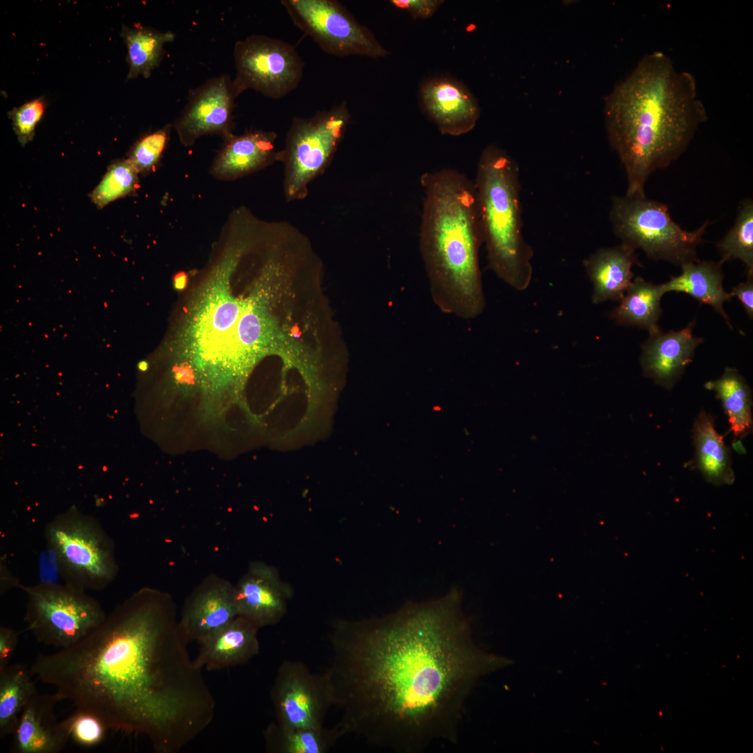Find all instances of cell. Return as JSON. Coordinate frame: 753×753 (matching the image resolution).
<instances>
[{
    "mask_svg": "<svg viewBox=\"0 0 753 753\" xmlns=\"http://www.w3.org/2000/svg\"><path fill=\"white\" fill-rule=\"evenodd\" d=\"M462 602L453 588L382 617L334 622L326 671L344 736L399 753L457 743L471 690L503 663L475 644Z\"/></svg>",
    "mask_w": 753,
    "mask_h": 753,
    "instance_id": "6da1fadb",
    "label": "cell"
},
{
    "mask_svg": "<svg viewBox=\"0 0 753 753\" xmlns=\"http://www.w3.org/2000/svg\"><path fill=\"white\" fill-rule=\"evenodd\" d=\"M172 596L144 586L74 645L29 667L61 701L109 729L144 736L158 753H176L212 722L215 699L187 648Z\"/></svg>",
    "mask_w": 753,
    "mask_h": 753,
    "instance_id": "7a4b0ae2",
    "label": "cell"
},
{
    "mask_svg": "<svg viewBox=\"0 0 753 753\" xmlns=\"http://www.w3.org/2000/svg\"><path fill=\"white\" fill-rule=\"evenodd\" d=\"M609 143L628 196H644L649 176L678 159L707 120L694 77L661 52L645 55L604 98Z\"/></svg>",
    "mask_w": 753,
    "mask_h": 753,
    "instance_id": "3957f363",
    "label": "cell"
},
{
    "mask_svg": "<svg viewBox=\"0 0 753 753\" xmlns=\"http://www.w3.org/2000/svg\"><path fill=\"white\" fill-rule=\"evenodd\" d=\"M425 198L420 250L433 301L464 319L485 307L479 250L483 243L474 182L451 169L420 177Z\"/></svg>",
    "mask_w": 753,
    "mask_h": 753,
    "instance_id": "277c9868",
    "label": "cell"
},
{
    "mask_svg": "<svg viewBox=\"0 0 753 753\" xmlns=\"http://www.w3.org/2000/svg\"><path fill=\"white\" fill-rule=\"evenodd\" d=\"M474 185L489 267L512 288L524 290L532 278L533 251L523 236L518 165L490 144L480 157Z\"/></svg>",
    "mask_w": 753,
    "mask_h": 753,
    "instance_id": "5b68a950",
    "label": "cell"
},
{
    "mask_svg": "<svg viewBox=\"0 0 753 753\" xmlns=\"http://www.w3.org/2000/svg\"><path fill=\"white\" fill-rule=\"evenodd\" d=\"M44 537L65 584L100 591L118 576L114 542L96 518L71 508L45 525Z\"/></svg>",
    "mask_w": 753,
    "mask_h": 753,
    "instance_id": "8992f818",
    "label": "cell"
},
{
    "mask_svg": "<svg viewBox=\"0 0 753 753\" xmlns=\"http://www.w3.org/2000/svg\"><path fill=\"white\" fill-rule=\"evenodd\" d=\"M609 218L621 243L641 249L655 261L683 266L697 261V247L708 226L706 220L693 231L681 228L671 218L667 206L644 196H616Z\"/></svg>",
    "mask_w": 753,
    "mask_h": 753,
    "instance_id": "52a82bcc",
    "label": "cell"
},
{
    "mask_svg": "<svg viewBox=\"0 0 753 753\" xmlns=\"http://www.w3.org/2000/svg\"><path fill=\"white\" fill-rule=\"evenodd\" d=\"M26 595V630L46 646L59 649L77 643L99 626L107 614L86 591L66 584L40 581L20 584Z\"/></svg>",
    "mask_w": 753,
    "mask_h": 753,
    "instance_id": "ba28073f",
    "label": "cell"
},
{
    "mask_svg": "<svg viewBox=\"0 0 753 753\" xmlns=\"http://www.w3.org/2000/svg\"><path fill=\"white\" fill-rule=\"evenodd\" d=\"M350 119L347 105L343 102L312 117L293 119L279 158L284 164L287 201L307 196L309 184L329 165Z\"/></svg>",
    "mask_w": 753,
    "mask_h": 753,
    "instance_id": "9c48e42d",
    "label": "cell"
},
{
    "mask_svg": "<svg viewBox=\"0 0 753 753\" xmlns=\"http://www.w3.org/2000/svg\"><path fill=\"white\" fill-rule=\"evenodd\" d=\"M294 24L326 52L337 56L385 57L373 33L335 0H282Z\"/></svg>",
    "mask_w": 753,
    "mask_h": 753,
    "instance_id": "30bf717a",
    "label": "cell"
},
{
    "mask_svg": "<svg viewBox=\"0 0 753 753\" xmlns=\"http://www.w3.org/2000/svg\"><path fill=\"white\" fill-rule=\"evenodd\" d=\"M234 88L239 95L253 89L278 99L294 90L303 74V63L289 43L264 35H252L236 43Z\"/></svg>",
    "mask_w": 753,
    "mask_h": 753,
    "instance_id": "8fae6325",
    "label": "cell"
},
{
    "mask_svg": "<svg viewBox=\"0 0 753 753\" xmlns=\"http://www.w3.org/2000/svg\"><path fill=\"white\" fill-rule=\"evenodd\" d=\"M275 722L285 728L324 727L335 706L328 672L314 674L301 661L285 660L280 665L271 690Z\"/></svg>",
    "mask_w": 753,
    "mask_h": 753,
    "instance_id": "7c38bea8",
    "label": "cell"
},
{
    "mask_svg": "<svg viewBox=\"0 0 753 753\" xmlns=\"http://www.w3.org/2000/svg\"><path fill=\"white\" fill-rule=\"evenodd\" d=\"M238 96L227 75L211 78L194 90L174 123L181 143L190 146L204 135H220L225 139L232 135L233 110Z\"/></svg>",
    "mask_w": 753,
    "mask_h": 753,
    "instance_id": "4fadbf2b",
    "label": "cell"
},
{
    "mask_svg": "<svg viewBox=\"0 0 753 753\" xmlns=\"http://www.w3.org/2000/svg\"><path fill=\"white\" fill-rule=\"evenodd\" d=\"M234 595L238 616L261 628L284 617L292 590L273 566L254 561L234 585Z\"/></svg>",
    "mask_w": 753,
    "mask_h": 753,
    "instance_id": "5bb4252c",
    "label": "cell"
},
{
    "mask_svg": "<svg viewBox=\"0 0 753 753\" xmlns=\"http://www.w3.org/2000/svg\"><path fill=\"white\" fill-rule=\"evenodd\" d=\"M237 616L234 584L210 574L185 599L178 625L188 643H198Z\"/></svg>",
    "mask_w": 753,
    "mask_h": 753,
    "instance_id": "9a60e30c",
    "label": "cell"
},
{
    "mask_svg": "<svg viewBox=\"0 0 753 753\" xmlns=\"http://www.w3.org/2000/svg\"><path fill=\"white\" fill-rule=\"evenodd\" d=\"M425 111L443 135L459 136L470 132L480 113L478 102L468 88L450 77L430 79L420 87Z\"/></svg>",
    "mask_w": 753,
    "mask_h": 753,
    "instance_id": "2e32d148",
    "label": "cell"
},
{
    "mask_svg": "<svg viewBox=\"0 0 753 753\" xmlns=\"http://www.w3.org/2000/svg\"><path fill=\"white\" fill-rule=\"evenodd\" d=\"M694 325V319L680 330L649 336L641 346L640 358L646 377L669 390L676 385L703 341L693 334Z\"/></svg>",
    "mask_w": 753,
    "mask_h": 753,
    "instance_id": "e0dca14e",
    "label": "cell"
},
{
    "mask_svg": "<svg viewBox=\"0 0 753 753\" xmlns=\"http://www.w3.org/2000/svg\"><path fill=\"white\" fill-rule=\"evenodd\" d=\"M61 701L56 692L34 695L22 711L13 733V753H59L70 737L63 720L58 722L54 708Z\"/></svg>",
    "mask_w": 753,
    "mask_h": 753,
    "instance_id": "ac0fdd59",
    "label": "cell"
},
{
    "mask_svg": "<svg viewBox=\"0 0 753 753\" xmlns=\"http://www.w3.org/2000/svg\"><path fill=\"white\" fill-rule=\"evenodd\" d=\"M259 629L250 620L237 616L198 642L195 664L213 671L248 662L259 653Z\"/></svg>",
    "mask_w": 753,
    "mask_h": 753,
    "instance_id": "d6986e66",
    "label": "cell"
},
{
    "mask_svg": "<svg viewBox=\"0 0 753 753\" xmlns=\"http://www.w3.org/2000/svg\"><path fill=\"white\" fill-rule=\"evenodd\" d=\"M276 138L275 132L264 130L231 135L215 158L210 174L219 180L233 181L279 161Z\"/></svg>",
    "mask_w": 753,
    "mask_h": 753,
    "instance_id": "ffe728a7",
    "label": "cell"
},
{
    "mask_svg": "<svg viewBox=\"0 0 753 753\" xmlns=\"http://www.w3.org/2000/svg\"><path fill=\"white\" fill-rule=\"evenodd\" d=\"M638 264L635 250L622 243L600 248L584 260L593 284L592 302L620 301L634 277L632 268Z\"/></svg>",
    "mask_w": 753,
    "mask_h": 753,
    "instance_id": "44dd1931",
    "label": "cell"
},
{
    "mask_svg": "<svg viewBox=\"0 0 753 753\" xmlns=\"http://www.w3.org/2000/svg\"><path fill=\"white\" fill-rule=\"evenodd\" d=\"M722 264L714 261H697L681 266V273L662 284L664 293H685L718 312L731 328L724 304L732 296L723 287Z\"/></svg>",
    "mask_w": 753,
    "mask_h": 753,
    "instance_id": "7402d4cb",
    "label": "cell"
},
{
    "mask_svg": "<svg viewBox=\"0 0 753 753\" xmlns=\"http://www.w3.org/2000/svg\"><path fill=\"white\" fill-rule=\"evenodd\" d=\"M664 294L662 284H655L637 277L610 317L619 325L645 329L650 335L657 334L662 331L657 323L662 313L661 298Z\"/></svg>",
    "mask_w": 753,
    "mask_h": 753,
    "instance_id": "603a6c76",
    "label": "cell"
},
{
    "mask_svg": "<svg viewBox=\"0 0 753 753\" xmlns=\"http://www.w3.org/2000/svg\"><path fill=\"white\" fill-rule=\"evenodd\" d=\"M696 464L705 478L715 485L734 480L731 452L715 430L712 416L702 411L693 428Z\"/></svg>",
    "mask_w": 753,
    "mask_h": 753,
    "instance_id": "cb8c5ba5",
    "label": "cell"
},
{
    "mask_svg": "<svg viewBox=\"0 0 753 753\" xmlns=\"http://www.w3.org/2000/svg\"><path fill=\"white\" fill-rule=\"evenodd\" d=\"M715 392L727 415L731 429L736 437L744 438L752 429L751 389L745 378L734 367H726L718 379L705 383Z\"/></svg>",
    "mask_w": 753,
    "mask_h": 753,
    "instance_id": "d4e9b609",
    "label": "cell"
},
{
    "mask_svg": "<svg viewBox=\"0 0 753 753\" xmlns=\"http://www.w3.org/2000/svg\"><path fill=\"white\" fill-rule=\"evenodd\" d=\"M344 736L335 727L285 728L271 722L264 731L266 750L272 753H326Z\"/></svg>",
    "mask_w": 753,
    "mask_h": 753,
    "instance_id": "484cf974",
    "label": "cell"
},
{
    "mask_svg": "<svg viewBox=\"0 0 753 753\" xmlns=\"http://www.w3.org/2000/svg\"><path fill=\"white\" fill-rule=\"evenodd\" d=\"M30 668L23 664H10L0 671V738L14 732L20 715L38 693Z\"/></svg>",
    "mask_w": 753,
    "mask_h": 753,
    "instance_id": "4316f807",
    "label": "cell"
},
{
    "mask_svg": "<svg viewBox=\"0 0 753 753\" xmlns=\"http://www.w3.org/2000/svg\"><path fill=\"white\" fill-rule=\"evenodd\" d=\"M122 36L128 51V79H132L139 75L149 77L160 63L165 44L172 42L175 34L137 26H124Z\"/></svg>",
    "mask_w": 753,
    "mask_h": 753,
    "instance_id": "83f0119b",
    "label": "cell"
},
{
    "mask_svg": "<svg viewBox=\"0 0 753 753\" xmlns=\"http://www.w3.org/2000/svg\"><path fill=\"white\" fill-rule=\"evenodd\" d=\"M721 257L720 263L734 259L745 266L747 276H753V201L745 199L741 203L733 226L717 243Z\"/></svg>",
    "mask_w": 753,
    "mask_h": 753,
    "instance_id": "f1b7e54d",
    "label": "cell"
},
{
    "mask_svg": "<svg viewBox=\"0 0 753 753\" xmlns=\"http://www.w3.org/2000/svg\"><path fill=\"white\" fill-rule=\"evenodd\" d=\"M139 173L129 159L113 163L93 190L91 200L100 208L123 197L137 188Z\"/></svg>",
    "mask_w": 753,
    "mask_h": 753,
    "instance_id": "f546056e",
    "label": "cell"
},
{
    "mask_svg": "<svg viewBox=\"0 0 753 753\" xmlns=\"http://www.w3.org/2000/svg\"><path fill=\"white\" fill-rule=\"evenodd\" d=\"M172 126L167 125L141 138L132 147L129 160L137 172H149L158 163L169 139Z\"/></svg>",
    "mask_w": 753,
    "mask_h": 753,
    "instance_id": "4dcf8cb0",
    "label": "cell"
},
{
    "mask_svg": "<svg viewBox=\"0 0 753 753\" xmlns=\"http://www.w3.org/2000/svg\"><path fill=\"white\" fill-rule=\"evenodd\" d=\"M63 721L68 729L70 739L84 747L100 744L109 729L97 716L78 708H75Z\"/></svg>",
    "mask_w": 753,
    "mask_h": 753,
    "instance_id": "1f68e13d",
    "label": "cell"
},
{
    "mask_svg": "<svg viewBox=\"0 0 753 753\" xmlns=\"http://www.w3.org/2000/svg\"><path fill=\"white\" fill-rule=\"evenodd\" d=\"M44 109L42 100L36 99L13 111L14 129L21 143H26L31 140L35 128L43 116Z\"/></svg>",
    "mask_w": 753,
    "mask_h": 753,
    "instance_id": "d6a6232c",
    "label": "cell"
},
{
    "mask_svg": "<svg viewBox=\"0 0 753 753\" xmlns=\"http://www.w3.org/2000/svg\"><path fill=\"white\" fill-rule=\"evenodd\" d=\"M389 2L394 7L410 13L414 19H426L433 15L444 1L391 0Z\"/></svg>",
    "mask_w": 753,
    "mask_h": 753,
    "instance_id": "836d02e7",
    "label": "cell"
},
{
    "mask_svg": "<svg viewBox=\"0 0 753 753\" xmlns=\"http://www.w3.org/2000/svg\"><path fill=\"white\" fill-rule=\"evenodd\" d=\"M20 632L7 627H0V671L10 663L17 648Z\"/></svg>",
    "mask_w": 753,
    "mask_h": 753,
    "instance_id": "e575fe53",
    "label": "cell"
},
{
    "mask_svg": "<svg viewBox=\"0 0 753 753\" xmlns=\"http://www.w3.org/2000/svg\"><path fill=\"white\" fill-rule=\"evenodd\" d=\"M740 301L750 319L753 318V276H747L745 282L738 284L729 292Z\"/></svg>",
    "mask_w": 753,
    "mask_h": 753,
    "instance_id": "d590c367",
    "label": "cell"
},
{
    "mask_svg": "<svg viewBox=\"0 0 753 753\" xmlns=\"http://www.w3.org/2000/svg\"><path fill=\"white\" fill-rule=\"evenodd\" d=\"M1 572V584H0V593L1 595L6 594L9 590L13 588H19L20 583L19 579L14 576L12 572L9 570L6 565L4 560H1L0 565Z\"/></svg>",
    "mask_w": 753,
    "mask_h": 753,
    "instance_id": "8d00e7d4",
    "label": "cell"
},
{
    "mask_svg": "<svg viewBox=\"0 0 753 753\" xmlns=\"http://www.w3.org/2000/svg\"><path fill=\"white\" fill-rule=\"evenodd\" d=\"M186 281V276L183 273H180L176 275L175 279V284L176 287H182L185 284Z\"/></svg>",
    "mask_w": 753,
    "mask_h": 753,
    "instance_id": "74e56055",
    "label": "cell"
},
{
    "mask_svg": "<svg viewBox=\"0 0 753 753\" xmlns=\"http://www.w3.org/2000/svg\"><path fill=\"white\" fill-rule=\"evenodd\" d=\"M138 368L141 371H146L148 369V363L145 361H142L138 364Z\"/></svg>",
    "mask_w": 753,
    "mask_h": 753,
    "instance_id": "f35d334b",
    "label": "cell"
}]
</instances>
